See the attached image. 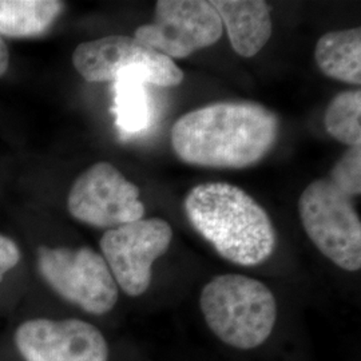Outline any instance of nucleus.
<instances>
[{"label":"nucleus","mask_w":361,"mask_h":361,"mask_svg":"<svg viewBox=\"0 0 361 361\" xmlns=\"http://www.w3.org/2000/svg\"><path fill=\"white\" fill-rule=\"evenodd\" d=\"M279 133V118L262 104L217 102L178 118L171 129V146L189 165L244 169L271 152Z\"/></svg>","instance_id":"1"},{"label":"nucleus","mask_w":361,"mask_h":361,"mask_svg":"<svg viewBox=\"0 0 361 361\" xmlns=\"http://www.w3.org/2000/svg\"><path fill=\"white\" fill-rule=\"evenodd\" d=\"M186 217L219 256L235 265L256 267L271 257L276 232L255 198L231 183L194 186L183 201Z\"/></svg>","instance_id":"2"},{"label":"nucleus","mask_w":361,"mask_h":361,"mask_svg":"<svg viewBox=\"0 0 361 361\" xmlns=\"http://www.w3.org/2000/svg\"><path fill=\"white\" fill-rule=\"evenodd\" d=\"M200 307L210 331L233 348L262 345L277 322V302L271 289L244 274H219L207 283Z\"/></svg>","instance_id":"3"},{"label":"nucleus","mask_w":361,"mask_h":361,"mask_svg":"<svg viewBox=\"0 0 361 361\" xmlns=\"http://www.w3.org/2000/svg\"><path fill=\"white\" fill-rule=\"evenodd\" d=\"M298 213L310 241L338 268L360 271V217L349 197L328 178L313 180L298 200Z\"/></svg>","instance_id":"4"},{"label":"nucleus","mask_w":361,"mask_h":361,"mask_svg":"<svg viewBox=\"0 0 361 361\" xmlns=\"http://www.w3.org/2000/svg\"><path fill=\"white\" fill-rule=\"evenodd\" d=\"M38 268L59 296L80 310L104 314L116 307L118 285L102 255L91 247L40 246Z\"/></svg>","instance_id":"5"},{"label":"nucleus","mask_w":361,"mask_h":361,"mask_svg":"<svg viewBox=\"0 0 361 361\" xmlns=\"http://www.w3.org/2000/svg\"><path fill=\"white\" fill-rule=\"evenodd\" d=\"M173 229L165 219H137L113 228L101 238V250L116 285L131 297L143 295L152 268L171 244Z\"/></svg>","instance_id":"6"},{"label":"nucleus","mask_w":361,"mask_h":361,"mask_svg":"<svg viewBox=\"0 0 361 361\" xmlns=\"http://www.w3.org/2000/svg\"><path fill=\"white\" fill-rule=\"evenodd\" d=\"M222 32V22L210 1L159 0L154 22L138 27L134 38L170 59H180L213 46Z\"/></svg>","instance_id":"7"},{"label":"nucleus","mask_w":361,"mask_h":361,"mask_svg":"<svg viewBox=\"0 0 361 361\" xmlns=\"http://www.w3.org/2000/svg\"><path fill=\"white\" fill-rule=\"evenodd\" d=\"M140 188L109 162H98L74 182L67 207L74 219L97 228H116L143 219Z\"/></svg>","instance_id":"8"},{"label":"nucleus","mask_w":361,"mask_h":361,"mask_svg":"<svg viewBox=\"0 0 361 361\" xmlns=\"http://www.w3.org/2000/svg\"><path fill=\"white\" fill-rule=\"evenodd\" d=\"M73 65L87 82H110L129 70H142L152 85L174 87L183 80V73L173 59L145 46L140 40L113 35L79 44L73 54Z\"/></svg>","instance_id":"9"},{"label":"nucleus","mask_w":361,"mask_h":361,"mask_svg":"<svg viewBox=\"0 0 361 361\" xmlns=\"http://www.w3.org/2000/svg\"><path fill=\"white\" fill-rule=\"evenodd\" d=\"M15 344L26 361H109V345L92 324L37 319L22 324Z\"/></svg>","instance_id":"10"},{"label":"nucleus","mask_w":361,"mask_h":361,"mask_svg":"<svg viewBox=\"0 0 361 361\" xmlns=\"http://www.w3.org/2000/svg\"><path fill=\"white\" fill-rule=\"evenodd\" d=\"M222 27L226 28L233 50L252 58L271 37V8L262 0H213Z\"/></svg>","instance_id":"11"},{"label":"nucleus","mask_w":361,"mask_h":361,"mask_svg":"<svg viewBox=\"0 0 361 361\" xmlns=\"http://www.w3.org/2000/svg\"><path fill=\"white\" fill-rule=\"evenodd\" d=\"M147 83L152 85L150 78L142 70L123 71L114 80L116 123L126 137L142 133L153 121Z\"/></svg>","instance_id":"12"},{"label":"nucleus","mask_w":361,"mask_h":361,"mask_svg":"<svg viewBox=\"0 0 361 361\" xmlns=\"http://www.w3.org/2000/svg\"><path fill=\"white\" fill-rule=\"evenodd\" d=\"M314 59L326 77L361 85L360 28L326 32L316 44Z\"/></svg>","instance_id":"13"},{"label":"nucleus","mask_w":361,"mask_h":361,"mask_svg":"<svg viewBox=\"0 0 361 361\" xmlns=\"http://www.w3.org/2000/svg\"><path fill=\"white\" fill-rule=\"evenodd\" d=\"M56 0H0V37H35L47 31L63 10Z\"/></svg>","instance_id":"14"},{"label":"nucleus","mask_w":361,"mask_h":361,"mask_svg":"<svg viewBox=\"0 0 361 361\" xmlns=\"http://www.w3.org/2000/svg\"><path fill=\"white\" fill-rule=\"evenodd\" d=\"M324 123L326 131L348 147L361 145V91L337 94L329 102Z\"/></svg>","instance_id":"15"},{"label":"nucleus","mask_w":361,"mask_h":361,"mask_svg":"<svg viewBox=\"0 0 361 361\" xmlns=\"http://www.w3.org/2000/svg\"><path fill=\"white\" fill-rule=\"evenodd\" d=\"M338 190L349 197L361 193V145L348 147L329 173V178Z\"/></svg>","instance_id":"16"},{"label":"nucleus","mask_w":361,"mask_h":361,"mask_svg":"<svg viewBox=\"0 0 361 361\" xmlns=\"http://www.w3.org/2000/svg\"><path fill=\"white\" fill-rule=\"evenodd\" d=\"M20 259V250L11 238L0 234V281L6 273L18 265Z\"/></svg>","instance_id":"17"},{"label":"nucleus","mask_w":361,"mask_h":361,"mask_svg":"<svg viewBox=\"0 0 361 361\" xmlns=\"http://www.w3.org/2000/svg\"><path fill=\"white\" fill-rule=\"evenodd\" d=\"M10 65V54L6 42L0 37V77H3L6 74V71L8 70Z\"/></svg>","instance_id":"18"}]
</instances>
